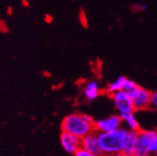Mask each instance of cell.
Wrapping results in <instances>:
<instances>
[{
  "label": "cell",
  "instance_id": "7a4b0ae2",
  "mask_svg": "<svg viewBox=\"0 0 157 156\" xmlns=\"http://www.w3.org/2000/svg\"><path fill=\"white\" fill-rule=\"evenodd\" d=\"M128 132L129 130L127 128L121 126L110 132L98 133V139H99L102 153L109 154L114 152H123Z\"/></svg>",
  "mask_w": 157,
  "mask_h": 156
},
{
  "label": "cell",
  "instance_id": "d6986e66",
  "mask_svg": "<svg viewBox=\"0 0 157 156\" xmlns=\"http://www.w3.org/2000/svg\"><path fill=\"white\" fill-rule=\"evenodd\" d=\"M143 156H152V155H151V154H150V153H149V154H146V155H143Z\"/></svg>",
  "mask_w": 157,
  "mask_h": 156
},
{
  "label": "cell",
  "instance_id": "5b68a950",
  "mask_svg": "<svg viewBox=\"0 0 157 156\" xmlns=\"http://www.w3.org/2000/svg\"><path fill=\"white\" fill-rule=\"evenodd\" d=\"M121 126H123L122 118L120 115L117 114H113L106 117V118L94 121V131L97 133L110 132Z\"/></svg>",
  "mask_w": 157,
  "mask_h": 156
},
{
  "label": "cell",
  "instance_id": "ac0fdd59",
  "mask_svg": "<svg viewBox=\"0 0 157 156\" xmlns=\"http://www.w3.org/2000/svg\"><path fill=\"white\" fill-rule=\"evenodd\" d=\"M151 155H152V156H157V150H156V151H154Z\"/></svg>",
  "mask_w": 157,
  "mask_h": 156
},
{
  "label": "cell",
  "instance_id": "ba28073f",
  "mask_svg": "<svg viewBox=\"0 0 157 156\" xmlns=\"http://www.w3.org/2000/svg\"><path fill=\"white\" fill-rule=\"evenodd\" d=\"M82 148L87 151H90L94 154L102 155V150L99 144L98 133L94 131L82 139Z\"/></svg>",
  "mask_w": 157,
  "mask_h": 156
},
{
  "label": "cell",
  "instance_id": "8992f818",
  "mask_svg": "<svg viewBox=\"0 0 157 156\" xmlns=\"http://www.w3.org/2000/svg\"><path fill=\"white\" fill-rule=\"evenodd\" d=\"M156 130H140L137 135L136 146L135 156H143L149 154V148L152 136L155 135Z\"/></svg>",
  "mask_w": 157,
  "mask_h": 156
},
{
  "label": "cell",
  "instance_id": "e0dca14e",
  "mask_svg": "<svg viewBox=\"0 0 157 156\" xmlns=\"http://www.w3.org/2000/svg\"><path fill=\"white\" fill-rule=\"evenodd\" d=\"M146 10H147V5L145 4L140 5V11H146Z\"/></svg>",
  "mask_w": 157,
  "mask_h": 156
},
{
  "label": "cell",
  "instance_id": "9c48e42d",
  "mask_svg": "<svg viewBox=\"0 0 157 156\" xmlns=\"http://www.w3.org/2000/svg\"><path fill=\"white\" fill-rule=\"evenodd\" d=\"M82 93L85 98L92 102L94 101L98 96H99L100 93H101V89L99 86V83H98L96 81H89L87 82L82 89Z\"/></svg>",
  "mask_w": 157,
  "mask_h": 156
},
{
  "label": "cell",
  "instance_id": "2e32d148",
  "mask_svg": "<svg viewBox=\"0 0 157 156\" xmlns=\"http://www.w3.org/2000/svg\"><path fill=\"white\" fill-rule=\"evenodd\" d=\"M102 156H126L124 152H114V153H109V154H103Z\"/></svg>",
  "mask_w": 157,
  "mask_h": 156
},
{
  "label": "cell",
  "instance_id": "5bb4252c",
  "mask_svg": "<svg viewBox=\"0 0 157 156\" xmlns=\"http://www.w3.org/2000/svg\"><path fill=\"white\" fill-rule=\"evenodd\" d=\"M150 108L153 110H157V91L151 92V101H150Z\"/></svg>",
  "mask_w": 157,
  "mask_h": 156
},
{
  "label": "cell",
  "instance_id": "30bf717a",
  "mask_svg": "<svg viewBox=\"0 0 157 156\" xmlns=\"http://www.w3.org/2000/svg\"><path fill=\"white\" fill-rule=\"evenodd\" d=\"M137 135L139 131H129L127 138L123 149V152L126 156H135V150L136 146V140H137Z\"/></svg>",
  "mask_w": 157,
  "mask_h": 156
},
{
  "label": "cell",
  "instance_id": "9a60e30c",
  "mask_svg": "<svg viewBox=\"0 0 157 156\" xmlns=\"http://www.w3.org/2000/svg\"><path fill=\"white\" fill-rule=\"evenodd\" d=\"M74 155L75 156H102V155H98V154H94V153H92L90 151H87L82 148H81Z\"/></svg>",
  "mask_w": 157,
  "mask_h": 156
},
{
  "label": "cell",
  "instance_id": "8fae6325",
  "mask_svg": "<svg viewBox=\"0 0 157 156\" xmlns=\"http://www.w3.org/2000/svg\"><path fill=\"white\" fill-rule=\"evenodd\" d=\"M120 116L122 118L123 124H124V127L127 128L129 131H140V123L137 121L136 117L135 115V111L124 113Z\"/></svg>",
  "mask_w": 157,
  "mask_h": 156
},
{
  "label": "cell",
  "instance_id": "3957f363",
  "mask_svg": "<svg viewBox=\"0 0 157 156\" xmlns=\"http://www.w3.org/2000/svg\"><path fill=\"white\" fill-rule=\"evenodd\" d=\"M151 94V92L139 85H137V87L134 91H132L129 93L132 99L135 111L145 110L150 108Z\"/></svg>",
  "mask_w": 157,
  "mask_h": 156
},
{
  "label": "cell",
  "instance_id": "7c38bea8",
  "mask_svg": "<svg viewBox=\"0 0 157 156\" xmlns=\"http://www.w3.org/2000/svg\"><path fill=\"white\" fill-rule=\"evenodd\" d=\"M126 81H127V78L124 77V76H120L119 78H117L115 81L109 83V85L107 86V88H106L107 93L110 95L111 93H113L115 92L124 90Z\"/></svg>",
  "mask_w": 157,
  "mask_h": 156
},
{
  "label": "cell",
  "instance_id": "4fadbf2b",
  "mask_svg": "<svg viewBox=\"0 0 157 156\" xmlns=\"http://www.w3.org/2000/svg\"><path fill=\"white\" fill-rule=\"evenodd\" d=\"M156 150H157V130L155 131V135L152 136V139L151 140V144H150V148H149V152H150V154H152Z\"/></svg>",
  "mask_w": 157,
  "mask_h": 156
},
{
  "label": "cell",
  "instance_id": "52a82bcc",
  "mask_svg": "<svg viewBox=\"0 0 157 156\" xmlns=\"http://www.w3.org/2000/svg\"><path fill=\"white\" fill-rule=\"evenodd\" d=\"M60 142L64 150L69 154H75L82 148V139L65 131L60 135Z\"/></svg>",
  "mask_w": 157,
  "mask_h": 156
},
{
  "label": "cell",
  "instance_id": "277c9868",
  "mask_svg": "<svg viewBox=\"0 0 157 156\" xmlns=\"http://www.w3.org/2000/svg\"><path fill=\"white\" fill-rule=\"evenodd\" d=\"M109 96L112 99L115 108L118 111V113H119V115L135 111L132 99L126 92L123 90L118 91V92L111 93Z\"/></svg>",
  "mask_w": 157,
  "mask_h": 156
},
{
  "label": "cell",
  "instance_id": "6da1fadb",
  "mask_svg": "<svg viewBox=\"0 0 157 156\" xmlns=\"http://www.w3.org/2000/svg\"><path fill=\"white\" fill-rule=\"evenodd\" d=\"M61 127L62 131L82 139L94 131V120L89 114L71 113L64 118Z\"/></svg>",
  "mask_w": 157,
  "mask_h": 156
}]
</instances>
